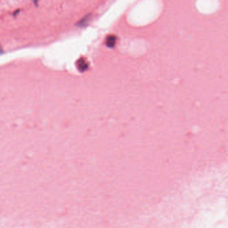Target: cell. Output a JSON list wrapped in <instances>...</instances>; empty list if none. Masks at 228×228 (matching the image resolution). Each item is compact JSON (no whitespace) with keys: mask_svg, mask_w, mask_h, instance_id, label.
Instances as JSON below:
<instances>
[{"mask_svg":"<svg viewBox=\"0 0 228 228\" xmlns=\"http://www.w3.org/2000/svg\"><path fill=\"white\" fill-rule=\"evenodd\" d=\"M90 18H91L90 15H87L84 17V18L81 19L80 21H79L77 25L79 27H85V26L87 25V24L89 23Z\"/></svg>","mask_w":228,"mask_h":228,"instance_id":"cell-1","label":"cell"},{"mask_svg":"<svg viewBox=\"0 0 228 228\" xmlns=\"http://www.w3.org/2000/svg\"><path fill=\"white\" fill-rule=\"evenodd\" d=\"M116 42V37L114 36H109L107 37L106 43L107 46L109 47H113L115 46Z\"/></svg>","mask_w":228,"mask_h":228,"instance_id":"cell-2","label":"cell"},{"mask_svg":"<svg viewBox=\"0 0 228 228\" xmlns=\"http://www.w3.org/2000/svg\"><path fill=\"white\" fill-rule=\"evenodd\" d=\"M2 52H3V51H2V47H1V46H0V54H2Z\"/></svg>","mask_w":228,"mask_h":228,"instance_id":"cell-3","label":"cell"}]
</instances>
